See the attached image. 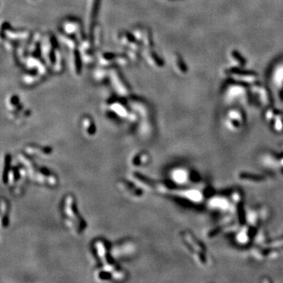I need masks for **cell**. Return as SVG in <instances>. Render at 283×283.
I'll list each match as a JSON object with an SVG mask.
<instances>
[{"label":"cell","mask_w":283,"mask_h":283,"mask_svg":"<svg viewBox=\"0 0 283 283\" xmlns=\"http://www.w3.org/2000/svg\"><path fill=\"white\" fill-rule=\"evenodd\" d=\"M139 185L131 181L121 180L119 182V188L128 196L139 199L143 194V190L139 188Z\"/></svg>","instance_id":"4"},{"label":"cell","mask_w":283,"mask_h":283,"mask_svg":"<svg viewBox=\"0 0 283 283\" xmlns=\"http://www.w3.org/2000/svg\"><path fill=\"white\" fill-rule=\"evenodd\" d=\"M137 252L136 244L132 240L119 242L115 246H111V254L114 259H131Z\"/></svg>","instance_id":"3"},{"label":"cell","mask_w":283,"mask_h":283,"mask_svg":"<svg viewBox=\"0 0 283 283\" xmlns=\"http://www.w3.org/2000/svg\"><path fill=\"white\" fill-rule=\"evenodd\" d=\"M25 153L30 157H49L53 153V149L50 146L30 145L26 146Z\"/></svg>","instance_id":"5"},{"label":"cell","mask_w":283,"mask_h":283,"mask_svg":"<svg viewBox=\"0 0 283 283\" xmlns=\"http://www.w3.org/2000/svg\"><path fill=\"white\" fill-rule=\"evenodd\" d=\"M150 160V158L149 154L144 150H142L131 156L130 162H131V166H133V167L141 168L148 164Z\"/></svg>","instance_id":"6"},{"label":"cell","mask_w":283,"mask_h":283,"mask_svg":"<svg viewBox=\"0 0 283 283\" xmlns=\"http://www.w3.org/2000/svg\"><path fill=\"white\" fill-rule=\"evenodd\" d=\"M77 208L74 195L68 194L62 198L60 209L64 224L72 234L81 235L87 229V224Z\"/></svg>","instance_id":"1"},{"label":"cell","mask_w":283,"mask_h":283,"mask_svg":"<svg viewBox=\"0 0 283 283\" xmlns=\"http://www.w3.org/2000/svg\"><path fill=\"white\" fill-rule=\"evenodd\" d=\"M29 157H30L27 154H19L17 157L18 160L21 161V165L27 169L26 172L28 175V177L31 178V179H33V181L36 182V183L40 185H43L48 187L56 186L58 183L56 176L45 167L39 166Z\"/></svg>","instance_id":"2"},{"label":"cell","mask_w":283,"mask_h":283,"mask_svg":"<svg viewBox=\"0 0 283 283\" xmlns=\"http://www.w3.org/2000/svg\"><path fill=\"white\" fill-rule=\"evenodd\" d=\"M10 205L3 198L2 199V215H1V226L2 227H7L10 222Z\"/></svg>","instance_id":"7"}]
</instances>
